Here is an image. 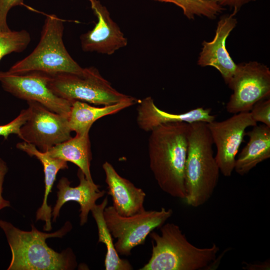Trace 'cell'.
<instances>
[{"label":"cell","mask_w":270,"mask_h":270,"mask_svg":"<svg viewBox=\"0 0 270 270\" xmlns=\"http://www.w3.org/2000/svg\"><path fill=\"white\" fill-rule=\"evenodd\" d=\"M189 130L188 123L163 124L150 132L148 142L150 167L158 184L166 194L183 200Z\"/></svg>","instance_id":"obj_1"},{"label":"cell","mask_w":270,"mask_h":270,"mask_svg":"<svg viewBox=\"0 0 270 270\" xmlns=\"http://www.w3.org/2000/svg\"><path fill=\"white\" fill-rule=\"evenodd\" d=\"M0 228L12 252L8 270H70L76 268V256L70 248L59 253L46 242L48 238H62L69 232L72 228L70 222L52 233L39 231L33 224L31 231H24L2 220H0Z\"/></svg>","instance_id":"obj_2"},{"label":"cell","mask_w":270,"mask_h":270,"mask_svg":"<svg viewBox=\"0 0 270 270\" xmlns=\"http://www.w3.org/2000/svg\"><path fill=\"white\" fill-rule=\"evenodd\" d=\"M160 234L152 231V252L148 262L140 270H212L220 248L215 244L198 248L190 243L178 226L164 224Z\"/></svg>","instance_id":"obj_3"},{"label":"cell","mask_w":270,"mask_h":270,"mask_svg":"<svg viewBox=\"0 0 270 270\" xmlns=\"http://www.w3.org/2000/svg\"><path fill=\"white\" fill-rule=\"evenodd\" d=\"M213 144L207 123L190 124L184 200L194 208L202 206L210 198L218 182L220 172L214 156Z\"/></svg>","instance_id":"obj_4"},{"label":"cell","mask_w":270,"mask_h":270,"mask_svg":"<svg viewBox=\"0 0 270 270\" xmlns=\"http://www.w3.org/2000/svg\"><path fill=\"white\" fill-rule=\"evenodd\" d=\"M64 20L54 14H46L40 40L27 56L7 70L13 74L38 72L49 75L80 74L84 68L70 56L63 42Z\"/></svg>","instance_id":"obj_5"},{"label":"cell","mask_w":270,"mask_h":270,"mask_svg":"<svg viewBox=\"0 0 270 270\" xmlns=\"http://www.w3.org/2000/svg\"><path fill=\"white\" fill-rule=\"evenodd\" d=\"M48 85L60 98L96 105H110L132 97L116 90L94 66L84 68L80 74L60 73L50 75Z\"/></svg>","instance_id":"obj_6"},{"label":"cell","mask_w":270,"mask_h":270,"mask_svg":"<svg viewBox=\"0 0 270 270\" xmlns=\"http://www.w3.org/2000/svg\"><path fill=\"white\" fill-rule=\"evenodd\" d=\"M172 209L162 208L160 210H146L130 216L118 214L112 206H106L104 214L118 254L130 256L132 249L144 243L146 238L156 228H160L170 217Z\"/></svg>","instance_id":"obj_7"},{"label":"cell","mask_w":270,"mask_h":270,"mask_svg":"<svg viewBox=\"0 0 270 270\" xmlns=\"http://www.w3.org/2000/svg\"><path fill=\"white\" fill-rule=\"evenodd\" d=\"M228 86L233 92L226 105L227 112L232 114L250 112L256 103L270 98V68L256 61L237 64Z\"/></svg>","instance_id":"obj_8"},{"label":"cell","mask_w":270,"mask_h":270,"mask_svg":"<svg viewBox=\"0 0 270 270\" xmlns=\"http://www.w3.org/2000/svg\"><path fill=\"white\" fill-rule=\"evenodd\" d=\"M27 103L30 116L21 126L18 136L24 142L46 152L72 137L68 117L53 112L38 102Z\"/></svg>","instance_id":"obj_9"},{"label":"cell","mask_w":270,"mask_h":270,"mask_svg":"<svg viewBox=\"0 0 270 270\" xmlns=\"http://www.w3.org/2000/svg\"><path fill=\"white\" fill-rule=\"evenodd\" d=\"M50 75L38 72L13 74L0 71V84L20 99L38 102L49 110L68 117L73 101L60 98L48 86Z\"/></svg>","instance_id":"obj_10"},{"label":"cell","mask_w":270,"mask_h":270,"mask_svg":"<svg viewBox=\"0 0 270 270\" xmlns=\"http://www.w3.org/2000/svg\"><path fill=\"white\" fill-rule=\"evenodd\" d=\"M214 144L216 148L215 158L220 172L226 177L234 170L236 156L246 135V128L257 124L250 112L234 114L220 122L207 123Z\"/></svg>","instance_id":"obj_11"},{"label":"cell","mask_w":270,"mask_h":270,"mask_svg":"<svg viewBox=\"0 0 270 270\" xmlns=\"http://www.w3.org/2000/svg\"><path fill=\"white\" fill-rule=\"evenodd\" d=\"M98 22L94 28L80 36L82 50L112 55L128 44V39L99 0H88Z\"/></svg>","instance_id":"obj_12"},{"label":"cell","mask_w":270,"mask_h":270,"mask_svg":"<svg viewBox=\"0 0 270 270\" xmlns=\"http://www.w3.org/2000/svg\"><path fill=\"white\" fill-rule=\"evenodd\" d=\"M237 12L232 10L222 16L218 20L215 34L210 42L203 41L197 64L202 67L212 66L220 74L227 84L231 80L237 67L226 48V40L236 26Z\"/></svg>","instance_id":"obj_13"},{"label":"cell","mask_w":270,"mask_h":270,"mask_svg":"<svg viewBox=\"0 0 270 270\" xmlns=\"http://www.w3.org/2000/svg\"><path fill=\"white\" fill-rule=\"evenodd\" d=\"M78 176L80 184L75 187L70 186V182L66 178L63 177L60 180L57 184L58 199L52 212L54 222L58 216L60 210L65 203L75 201L80 206V224L84 225L86 223L88 213L96 204V201L104 195L106 191L100 190L99 186L88 181L79 168Z\"/></svg>","instance_id":"obj_14"},{"label":"cell","mask_w":270,"mask_h":270,"mask_svg":"<svg viewBox=\"0 0 270 270\" xmlns=\"http://www.w3.org/2000/svg\"><path fill=\"white\" fill-rule=\"evenodd\" d=\"M108 186V194L112 200L116 212L122 216H130L145 210L146 194L128 180L121 176L113 166L106 162L102 164Z\"/></svg>","instance_id":"obj_15"},{"label":"cell","mask_w":270,"mask_h":270,"mask_svg":"<svg viewBox=\"0 0 270 270\" xmlns=\"http://www.w3.org/2000/svg\"><path fill=\"white\" fill-rule=\"evenodd\" d=\"M210 108L199 107L182 114H172L158 108L150 96L139 101L137 108V124L142 130L150 132L158 126L175 122L191 124L195 122L209 123L215 120Z\"/></svg>","instance_id":"obj_16"},{"label":"cell","mask_w":270,"mask_h":270,"mask_svg":"<svg viewBox=\"0 0 270 270\" xmlns=\"http://www.w3.org/2000/svg\"><path fill=\"white\" fill-rule=\"evenodd\" d=\"M16 147L30 156L36 157L43 166L44 174V194L42 204L36 212V220L44 221L45 224L44 230L46 232L50 231L52 228L51 223L52 212L51 206L48 204V197L52 191L58 171L68 168L67 162L53 158L46 152H42L38 150L34 145L24 141L18 142Z\"/></svg>","instance_id":"obj_17"},{"label":"cell","mask_w":270,"mask_h":270,"mask_svg":"<svg viewBox=\"0 0 270 270\" xmlns=\"http://www.w3.org/2000/svg\"><path fill=\"white\" fill-rule=\"evenodd\" d=\"M252 127L246 132L249 140L236 160L234 170L240 176L270 158V127L264 124Z\"/></svg>","instance_id":"obj_18"},{"label":"cell","mask_w":270,"mask_h":270,"mask_svg":"<svg viewBox=\"0 0 270 270\" xmlns=\"http://www.w3.org/2000/svg\"><path fill=\"white\" fill-rule=\"evenodd\" d=\"M138 102L136 98L132 97L116 104L96 107L84 102L74 100L68 118L69 127L76 134H89L92 126L98 120L116 113Z\"/></svg>","instance_id":"obj_19"},{"label":"cell","mask_w":270,"mask_h":270,"mask_svg":"<svg viewBox=\"0 0 270 270\" xmlns=\"http://www.w3.org/2000/svg\"><path fill=\"white\" fill-rule=\"evenodd\" d=\"M46 152L53 158L75 164L86 178L94 183L90 170L92 158L88 134H76L74 137L56 144Z\"/></svg>","instance_id":"obj_20"},{"label":"cell","mask_w":270,"mask_h":270,"mask_svg":"<svg viewBox=\"0 0 270 270\" xmlns=\"http://www.w3.org/2000/svg\"><path fill=\"white\" fill-rule=\"evenodd\" d=\"M108 203L106 196L100 204H95L91 210L98 230V242H102L106 248L104 260L106 270H131L133 269L130 262L121 258L113 242L112 235L108 230L104 219V212Z\"/></svg>","instance_id":"obj_21"},{"label":"cell","mask_w":270,"mask_h":270,"mask_svg":"<svg viewBox=\"0 0 270 270\" xmlns=\"http://www.w3.org/2000/svg\"><path fill=\"white\" fill-rule=\"evenodd\" d=\"M172 3L181 8L184 14L189 20L195 16H204L214 20L226 8L209 0H152Z\"/></svg>","instance_id":"obj_22"},{"label":"cell","mask_w":270,"mask_h":270,"mask_svg":"<svg viewBox=\"0 0 270 270\" xmlns=\"http://www.w3.org/2000/svg\"><path fill=\"white\" fill-rule=\"evenodd\" d=\"M30 40V33L24 30L0 31V61L11 53L23 52Z\"/></svg>","instance_id":"obj_23"},{"label":"cell","mask_w":270,"mask_h":270,"mask_svg":"<svg viewBox=\"0 0 270 270\" xmlns=\"http://www.w3.org/2000/svg\"><path fill=\"white\" fill-rule=\"evenodd\" d=\"M30 114L28 108L22 110L20 114L8 123L0 125V136L7 140L12 134L18 136L21 126L26 122Z\"/></svg>","instance_id":"obj_24"},{"label":"cell","mask_w":270,"mask_h":270,"mask_svg":"<svg viewBox=\"0 0 270 270\" xmlns=\"http://www.w3.org/2000/svg\"><path fill=\"white\" fill-rule=\"evenodd\" d=\"M250 112L252 118L256 122H260L270 127V98L262 100L256 103Z\"/></svg>","instance_id":"obj_25"},{"label":"cell","mask_w":270,"mask_h":270,"mask_svg":"<svg viewBox=\"0 0 270 270\" xmlns=\"http://www.w3.org/2000/svg\"><path fill=\"white\" fill-rule=\"evenodd\" d=\"M22 6L23 0H0V31L10 30L7 22L8 13L12 8Z\"/></svg>","instance_id":"obj_26"},{"label":"cell","mask_w":270,"mask_h":270,"mask_svg":"<svg viewBox=\"0 0 270 270\" xmlns=\"http://www.w3.org/2000/svg\"><path fill=\"white\" fill-rule=\"evenodd\" d=\"M8 171V167L6 162L0 158V210L10 206V202L5 200L2 196L4 180Z\"/></svg>","instance_id":"obj_27"},{"label":"cell","mask_w":270,"mask_h":270,"mask_svg":"<svg viewBox=\"0 0 270 270\" xmlns=\"http://www.w3.org/2000/svg\"><path fill=\"white\" fill-rule=\"evenodd\" d=\"M212 0L224 8L228 6L230 9L234 10L237 12L240 8L244 5L255 1L256 0Z\"/></svg>","instance_id":"obj_28"},{"label":"cell","mask_w":270,"mask_h":270,"mask_svg":"<svg viewBox=\"0 0 270 270\" xmlns=\"http://www.w3.org/2000/svg\"><path fill=\"white\" fill-rule=\"evenodd\" d=\"M245 269L248 270H266L264 268L268 269V266H270V263H264L262 264H246Z\"/></svg>","instance_id":"obj_29"}]
</instances>
